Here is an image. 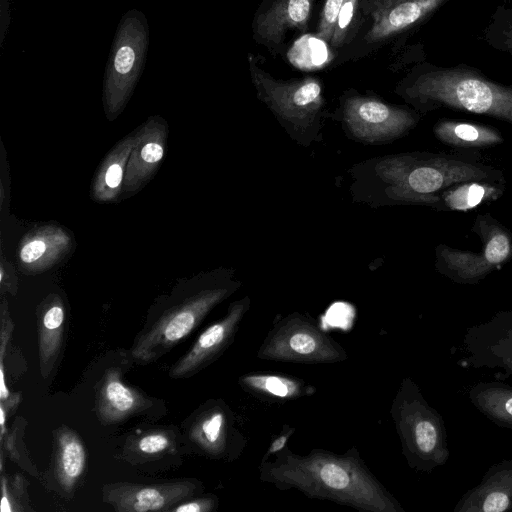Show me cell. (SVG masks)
Returning a JSON list of instances; mask_svg holds the SVG:
<instances>
[{
  "label": "cell",
  "mask_w": 512,
  "mask_h": 512,
  "mask_svg": "<svg viewBox=\"0 0 512 512\" xmlns=\"http://www.w3.org/2000/svg\"><path fill=\"white\" fill-rule=\"evenodd\" d=\"M351 192L371 206L420 205L435 208L438 195L465 181L506 183L504 171L486 163L478 151H414L385 155L350 170Z\"/></svg>",
  "instance_id": "cell-1"
},
{
  "label": "cell",
  "mask_w": 512,
  "mask_h": 512,
  "mask_svg": "<svg viewBox=\"0 0 512 512\" xmlns=\"http://www.w3.org/2000/svg\"><path fill=\"white\" fill-rule=\"evenodd\" d=\"M273 459L261 460L259 479L279 490L295 489L313 499L329 500L366 512H405L370 471L356 447L343 454L314 448L306 455L287 446Z\"/></svg>",
  "instance_id": "cell-2"
},
{
  "label": "cell",
  "mask_w": 512,
  "mask_h": 512,
  "mask_svg": "<svg viewBox=\"0 0 512 512\" xmlns=\"http://www.w3.org/2000/svg\"><path fill=\"white\" fill-rule=\"evenodd\" d=\"M240 286L234 270L225 267L177 280L150 305L129 349L134 363L150 364L169 353Z\"/></svg>",
  "instance_id": "cell-3"
},
{
  "label": "cell",
  "mask_w": 512,
  "mask_h": 512,
  "mask_svg": "<svg viewBox=\"0 0 512 512\" xmlns=\"http://www.w3.org/2000/svg\"><path fill=\"white\" fill-rule=\"evenodd\" d=\"M421 115L448 109L491 117L512 125V85L467 64L417 66L396 89Z\"/></svg>",
  "instance_id": "cell-4"
},
{
  "label": "cell",
  "mask_w": 512,
  "mask_h": 512,
  "mask_svg": "<svg viewBox=\"0 0 512 512\" xmlns=\"http://www.w3.org/2000/svg\"><path fill=\"white\" fill-rule=\"evenodd\" d=\"M390 415L411 469L430 473L446 464L450 451L443 418L429 405L412 378L402 379Z\"/></svg>",
  "instance_id": "cell-5"
},
{
  "label": "cell",
  "mask_w": 512,
  "mask_h": 512,
  "mask_svg": "<svg viewBox=\"0 0 512 512\" xmlns=\"http://www.w3.org/2000/svg\"><path fill=\"white\" fill-rule=\"evenodd\" d=\"M249 67L258 98L273 112L290 137L305 147L319 141L324 119L328 116L319 79L278 80L258 67L252 58Z\"/></svg>",
  "instance_id": "cell-6"
},
{
  "label": "cell",
  "mask_w": 512,
  "mask_h": 512,
  "mask_svg": "<svg viewBox=\"0 0 512 512\" xmlns=\"http://www.w3.org/2000/svg\"><path fill=\"white\" fill-rule=\"evenodd\" d=\"M148 43L145 15L135 9L126 12L117 27L103 79V111L110 122L121 115L134 92L144 67Z\"/></svg>",
  "instance_id": "cell-7"
},
{
  "label": "cell",
  "mask_w": 512,
  "mask_h": 512,
  "mask_svg": "<svg viewBox=\"0 0 512 512\" xmlns=\"http://www.w3.org/2000/svg\"><path fill=\"white\" fill-rule=\"evenodd\" d=\"M471 231L481 240L478 251L435 248L436 271L457 284L475 285L512 260V232L491 213L477 214Z\"/></svg>",
  "instance_id": "cell-8"
},
{
  "label": "cell",
  "mask_w": 512,
  "mask_h": 512,
  "mask_svg": "<svg viewBox=\"0 0 512 512\" xmlns=\"http://www.w3.org/2000/svg\"><path fill=\"white\" fill-rule=\"evenodd\" d=\"M261 360L301 364L345 361L346 350L310 316L290 313L274 322L257 350Z\"/></svg>",
  "instance_id": "cell-9"
},
{
  "label": "cell",
  "mask_w": 512,
  "mask_h": 512,
  "mask_svg": "<svg viewBox=\"0 0 512 512\" xmlns=\"http://www.w3.org/2000/svg\"><path fill=\"white\" fill-rule=\"evenodd\" d=\"M132 363L129 350L112 351V359L109 353L105 356L104 368L93 385L96 415L103 425L122 424L136 417L155 420L166 412L161 399L124 381Z\"/></svg>",
  "instance_id": "cell-10"
},
{
  "label": "cell",
  "mask_w": 512,
  "mask_h": 512,
  "mask_svg": "<svg viewBox=\"0 0 512 512\" xmlns=\"http://www.w3.org/2000/svg\"><path fill=\"white\" fill-rule=\"evenodd\" d=\"M413 108L361 94L344 95L335 114L346 134L365 144H387L406 136L421 119Z\"/></svg>",
  "instance_id": "cell-11"
},
{
  "label": "cell",
  "mask_w": 512,
  "mask_h": 512,
  "mask_svg": "<svg viewBox=\"0 0 512 512\" xmlns=\"http://www.w3.org/2000/svg\"><path fill=\"white\" fill-rule=\"evenodd\" d=\"M181 432L188 452L213 460L232 462L246 445L234 412L222 399H209L196 408Z\"/></svg>",
  "instance_id": "cell-12"
},
{
  "label": "cell",
  "mask_w": 512,
  "mask_h": 512,
  "mask_svg": "<svg viewBox=\"0 0 512 512\" xmlns=\"http://www.w3.org/2000/svg\"><path fill=\"white\" fill-rule=\"evenodd\" d=\"M460 364L489 370L502 379L512 377V308L467 328L461 342Z\"/></svg>",
  "instance_id": "cell-13"
},
{
  "label": "cell",
  "mask_w": 512,
  "mask_h": 512,
  "mask_svg": "<svg viewBox=\"0 0 512 512\" xmlns=\"http://www.w3.org/2000/svg\"><path fill=\"white\" fill-rule=\"evenodd\" d=\"M197 479L157 483L115 482L102 488L103 501L117 512L169 511L183 501L202 494Z\"/></svg>",
  "instance_id": "cell-14"
},
{
  "label": "cell",
  "mask_w": 512,
  "mask_h": 512,
  "mask_svg": "<svg viewBox=\"0 0 512 512\" xmlns=\"http://www.w3.org/2000/svg\"><path fill=\"white\" fill-rule=\"evenodd\" d=\"M251 307L248 296L230 303L226 314L209 325L190 349L169 369L173 379L190 378L215 362L233 343L240 323Z\"/></svg>",
  "instance_id": "cell-15"
},
{
  "label": "cell",
  "mask_w": 512,
  "mask_h": 512,
  "mask_svg": "<svg viewBox=\"0 0 512 512\" xmlns=\"http://www.w3.org/2000/svg\"><path fill=\"white\" fill-rule=\"evenodd\" d=\"M449 0H363L371 19L364 36L367 44H381L423 24Z\"/></svg>",
  "instance_id": "cell-16"
},
{
  "label": "cell",
  "mask_w": 512,
  "mask_h": 512,
  "mask_svg": "<svg viewBox=\"0 0 512 512\" xmlns=\"http://www.w3.org/2000/svg\"><path fill=\"white\" fill-rule=\"evenodd\" d=\"M120 199L138 194L154 178L165 156L169 128L160 115L149 116L135 130Z\"/></svg>",
  "instance_id": "cell-17"
},
{
  "label": "cell",
  "mask_w": 512,
  "mask_h": 512,
  "mask_svg": "<svg viewBox=\"0 0 512 512\" xmlns=\"http://www.w3.org/2000/svg\"><path fill=\"white\" fill-rule=\"evenodd\" d=\"M75 244L68 228L53 222L37 224L18 243V268L25 275L44 273L67 258Z\"/></svg>",
  "instance_id": "cell-18"
},
{
  "label": "cell",
  "mask_w": 512,
  "mask_h": 512,
  "mask_svg": "<svg viewBox=\"0 0 512 512\" xmlns=\"http://www.w3.org/2000/svg\"><path fill=\"white\" fill-rule=\"evenodd\" d=\"M188 452L176 426H148L130 431L121 444L120 458L131 465L164 464Z\"/></svg>",
  "instance_id": "cell-19"
},
{
  "label": "cell",
  "mask_w": 512,
  "mask_h": 512,
  "mask_svg": "<svg viewBox=\"0 0 512 512\" xmlns=\"http://www.w3.org/2000/svg\"><path fill=\"white\" fill-rule=\"evenodd\" d=\"M40 373L47 379L62 355L67 329V309L63 297L52 292L36 307Z\"/></svg>",
  "instance_id": "cell-20"
},
{
  "label": "cell",
  "mask_w": 512,
  "mask_h": 512,
  "mask_svg": "<svg viewBox=\"0 0 512 512\" xmlns=\"http://www.w3.org/2000/svg\"><path fill=\"white\" fill-rule=\"evenodd\" d=\"M454 512L512 511V460L491 465L481 481L459 499Z\"/></svg>",
  "instance_id": "cell-21"
},
{
  "label": "cell",
  "mask_w": 512,
  "mask_h": 512,
  "mask_svg": "<svg viewBox=\"0 0 512 512\" xmlns=\"http://www.w3.org/2000/svg\"><path fill=\"white\" fill-rule=\"evenodd\" d=\"M314 0H275L255 18L254 37L269 48H277L290 29L305 32Z\"/></svg>",
  "instance_id": "cell-22"
},
{
  "label": "cell",
  "mask_w": 512,
  "mask_h": 512,
  "mask_svg": "<svg viewBox=\"0 0 512 512\" xmlns=\"http://www.w3.org/2000/svg\"><path fill=\"white\" fill-rule=\"evenodd\" d=\"M87 465V451L81 437L67 425L53 432L52 467L58 487L66 495H73L83 478Z\"/></svg>",
  "instance_id": "cell-23"
},
{
  "label": "cell",
  "mask_w": 512,
  "mask_h": 512,
  "mask_svg": "<svg viewBox=\"0 0 512 512\" xmlns=\"http://www.w3.org/2000/svg\"><path fill=\"white\" fill-rule=\"evenodd\" d=\"M135 138L133 130L106 153L95 170L90 184V198L97 203H118L126 174L128 159Z\"/></svg>",
  "instance_id": "cell-24"
},
{
  "label": "cell",
  "mask_w": 512,
  "mask_h": 512,
  "mask_svg": "<svg viewBox=\"0 0 512 512\" xmlns=\"http://www.w3.org/2000/svg\"><path fill=\"white\" fill-rule=\"evenodd\" d=\"M434 137L452 150L478 151L504 143L499 129L465 120L441 118L433 126Z\"/></svg>",
  "instance_id": "cell-25"
},
{
  "label": "cell",
  "mask_w": 512,
  "mask_h": 512,
  "mask_svg": "<svg viewBox=\"0 0 512 512\" xmlns=\"http://www.w3.org/2000/svg\"><path fill=\"white\" fill-rule=\"evenodd\" d=\"M506 183L465 181L444 189L437 199L435 210L467 212L483 204L498 200L505 192Z\"/></svg>",
  "instance_id": "cell-26"
},
{
  "label": "cell",
  "mask_w": 512,
  "mask_h": 512,
  "mask_svg": "<svg viewBox=\"0 0 512 512\" xmlns=\"http://www.w3.org/2000/svg\"><path fill=\"white\" fill-rule=\"evenodd\" d=\"M238 383L248 393L274 401H289L315 394L316 388L296 377L273 373H248Z\"/></svg>",
  "instance_id": "cell-27"
},
{
  "label": "cell",
  "mask_w": 512,
  "mask_h": 512,
  "mask_svg": "<svg viewBox=\"0 0 512 512\" xmlns=\"http://www.w3.org/2000/svg\"><path fill=\"white\" fill-rule=\"evenodd\" d=\"M473 406L494 424L512 428V386L478 382L467 391Z\"/></svg>",
  "instance_id": "cell-28"
},
{
  "label": "cell",
  "mask_w": 512,
  "mask_h": 512,
  "mask_svg": "<svg viewBox=\"0 0 512 512\" xmlns=\"http://www.w3.org/2000/svg\"><path fill=\"white\" fill-rule=\"evenodd\" d=\"M482 39L512 60V7L501 5L495 9L483 29Z\"/></svg>",
  "instance_id": "cell-29"
},
{
  "label": "cell",
  "mask_w": 512,
  "mask_h": 512,
  "mask_svg": "<svg viewBox=\"0 0 512 512\" xmlns=\"http://www.w3.org/2000/svg\"><path fill=\"white\" fill-rule=\"evenodd\" d=\"M26 427V420L19 416L17 417L12 426L7 429L3 440L0 442L1 445V458H3V450L6 451L7 456L17 463L21 468L38 477V470L36 466L30 460L27 452L23 436Z\"/></svg>",
  "instance_id": "cell-30"
},
{
  "label": "cell",
  "mask_w": 512,
  "mask_h": 512,
  "mask_svg": "<svg viewBox=\"0 0 512 512\" xmlns=\"http://www.w3.org/2000/svg\"><path fill=\"white\" fill-rule=\"evenodd\" d=\"M26 479L20 474L1 476V511L14 512L30 510L28 506Z\"/></svg>",
  "instance_id": "cell-31"
},
{
  "label": "cell",
  "mask_w": 512,
  "mask_h": 512,
  "mask_svg": "<svg viewBox=\"0 0 512 512\" xmlns=\"http://www.w3.org/2000/svg\"><path fill=\"white\" fill-rule=\"evenodd\" d=\"M360 0H344L336 22L334 33L330 41L334 49L341 48L348 39L350 31L356 21V14Z\"/></svg>",
  "instance_id": "cell-32"
},
{
  "label": "cell",
  "mask_w": 512,
  "mask_h": 512,
  "mask_svg": "<svg viewBox=\"0 0 512 512\" xmlns=\"http://www.w3.org/2000/svg\"><path fill=\"white\" fill-rule=\"evenodd\" d=\"M344 0H325L317 26L318 38L330 43Z\"/></svg>",
  "instance_id": "cell-33"
},
{
  "label": "cell",
  "mask_w": 512,
  "mask_h": 512,
  "mask_svg": "<svg viewBox=\"0 0 512 512\" xmlns=\"http://www.w3.org/2000/svg\"><path fill=\"white\" fill-rule=\"evenodd\" d=\"M218 505L217 496L212 494L198 495L181 502L171 512H212L217 509Z\"/></svg>",
  "instance_id": "cell-34"
},
{
  "label": "cell",
  "mask_w": 512,
  "mask_h": 512,
  "mask_svg": "<svg viewBox=\"0 0 512 512\" xmlns=\"http://www.w3.org/2000/svg\"><path fill=\"white\" fill-rule=\"evenodd\" d=\"M0 292L15 296L18 292V276L14 265L0 254Z\"/></svg>",
  "instance_id": "cell-35"
},
{
  "label": "cell",
  "mask_w": 512,
  "mask_h": 512,
  "mask_svg": "<svg viewBox=\"0 0 512 512\" xmlns=\"http://www.w3.org/2000/svg\"><path fill=\"white\" fill-rule=\"evenodd\" d=\"M10 198V176L6 150L1 142L0 153V207L1 211L9 205Z\"/></svg>",
  "instance_id": "cell-36"
},
{
  "label": "cell",
  "mask_w": 512,
  "mask_h": 512,
  "mask_svg": "<svg viewBox=\"0 0 512 512\" xmlns=\"http://www.w3.org/2000/svg\"><path fill=\"white\" fill-rule=\"evenodd\" d=\"M295 430V427H292L288 424L283 425L282 430L272 439L267 448V451L262 457V460L269 459L282 451L287 446V442L295 433Z\"/></svg>",
  "instance_id": "cell-37"
}]
</instances>
